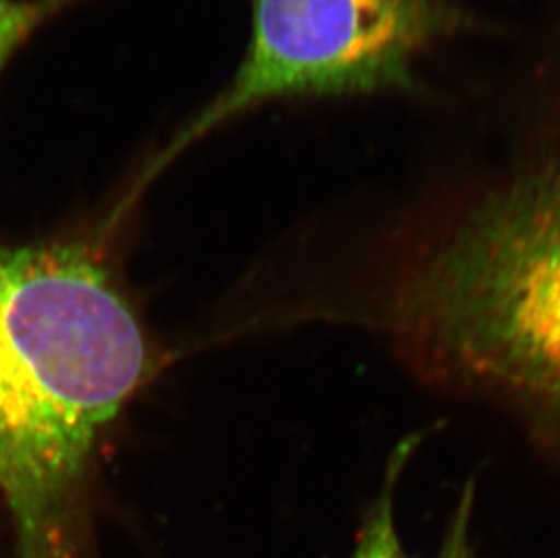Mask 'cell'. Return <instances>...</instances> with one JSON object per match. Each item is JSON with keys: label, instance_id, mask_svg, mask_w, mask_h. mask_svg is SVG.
<instances>
[{"label": "cell", "instance_id": "1", "mask_svg": "<svg viewBox=\"0 0 560 558\" xmlns=\"http://www.w3.org/2000/svg\"><path fill=\"white\" fill-rule=\"evenodd\" d=\"M145 367L138 317L90 253L0 247V501L15 558H68L98 441Z\"/></svg>", "mask_w": 560, "mask_h": 558}, {"label": "cell", "instance_id": "2", "mask_svg": "<svg viewBox=\"0 0 560 558\" xmlns=\"http://www.w3.org/2000/svg\"><path fill=\"white\" fill-rule=\"evenodd\" d=\"M383 312L438 380L560 421V156L524 168L416 251Z\"/></svg>", "mask_w": 560, "mask_h": 558}, {"label": "cell", "instance_id": "3", "mask_svg": "<svg viewBox=\"0 0 560 558\" xmlns=\"http://www.w3.org/2000/svg\"><path fill=\"white\" fill-rule=\"evenodd\" d=\"M471 26L452 0H253L249 48L233 82L173 151L267 102L416 91L418 58Z\"/></svg>", "mask_w": 560, "mask_h": 558}, {"label": "cell", "instance_id": "4", "mask_svg": "<svg viewBox=\"0 0 560 558\" xmlns=\"http://www.w3.org/2000/svg\"><path fill=\"white\" fill-rule=\"evenodd\" d=\"M419 439H421L419 435L402 439L392 452L380 499L366 519L352 558H405L401 543L397 537L396 521H394V490H396L397 480L407 468L408 461L418 447Z\"/></svg>", "mask_w": 560, "mask_h": 558}, {"label": "cell", "instance_id": "5", "mask_svg": "<svg viewBox=\"0 0 560 558\" xmlns=\"http://www.w3.org/2000/svg\"><path fill=\"white\" fill-rule=\"evenodd\" d=\"M54 5L55 0L46 5L26 0H0V71L46 10Z\"/></svg>", "mask_w": 560, "mask_h": 558}, {"label": "cell", "instance_id": "6", "mask_svg": "<svg viewBox=\"0 0 560 558\" xmlns=\"http://www.w3.org/2000/svg\"><path fill=\"white\" fill-rule=\"evenodd\" d=\"M474 499H476V493H474V485L470 483L463 491L448 537L444 540L443 551L439 554L438 558H476L471 555L470 544H468V522H470Z\"/></svg>", "mask_w": 560, "mask_h": 558}]
</instances>
